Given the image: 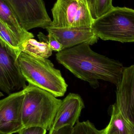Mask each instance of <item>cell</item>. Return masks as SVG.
Returning a JSON list of instances; mask_svg holds the SVG:
<instances>
[{
	"label": "cell",
	"mask_w": 134,
	"mask_h": 134,
	"mask_svg": "<svg viewBox=\"0 0 134 134\" xmlns=\"http://www.w3.org/2000/svg\"><path fill=\"white\" fill-rule=\"evenodd\" d=\"M56 57L59 63L94 89L99 87L100 80L117 86L124 68L119 61L94 52L86 43L62 50Z\"/></svg>",
	"instance_id": "cell-1"
},
{
	"label": "cell",
	"mask_w": 134,
	"mask_h": 134,
	"mask_svg": "<svg viewBox=\"0 0 134 134\" xmlns=\"http://www.w3.org/2000/svg\"><path fill=\"white\" fill-rule=\"evenodd\" d=\"M22 75L28 83L56 97L65 94L68 85L61 72L48 59L22 51L17 58Z\"/></svg>",
	"instance_id": "cell-2"
},
{
	"label": "cell",
	"mask_w": 134,
	"mask_h": 134,
	"mask_svg": "<svg viewBox=\"0 0 134 134\" xmlns=\"http://www.w3.org/2000/svg\"><path fill=\"white\" fill-rule=\"evenodd\" d=\"M23 90L22 116L24 127H39L50 130L62 100L30 83Z\"/></svg>",
	"instance_id": "cell-3"
},
{
	"label": "cell",
	"mask_w": 134,
	"mask_h": 134,
	"mask_svg": "<svg viewBox=\"0 0 134 134\" xmlns=\"http://www.w3.org/2000/svg\"><path fill=\"white\" fill-rule=\"evenodd\" d=\"M91 29L98 38L104 41L134 42V9L114 7L94 20Z\"/></svg>",
	"instance_id": "cell-4"
},
{
	"label": "cell",
	"mask_w": 134,
	"mask_h": 134,
	"mask_svg": "<svg viewBox=\"0 0 134 134\" xmlns=\"http://www.w3.org/2000/svg\"><path fill=\"white\" fill-rule=\"evenodd\" d=\"M52 12V28H91L93 22L87 0H57Z\"/></svg>",
	"instance_id": "cell-5"
},
{
	"label": "cell",
	"mask_w": 134,
	"mask_h": 134,
	"mask_svg": "<svg viewBox=\"0 0 134 134\" xmlns=\"http://www.w3.org/2000/svg\"><path fill=\"white\" fill-rule=\"evenodd\" d=\"M15 14L21 26L26 30L37 27L46 29L52 20L43 0H4Z\"/></svg>",
	"instance_id": "cell-6"
},
{
	"label": "cell",
	"mask_w": 134,
	"mask_h": 134,
	"mask_svg": "<svg viewBox=\"0 0 134 134\" xmlns=\"http://www.w3.org/2000/svg\"><path fill=\"white\" fill-rule=\"evenodd\" d=\"M16 56L0 40V90L9 94L26 87Z\"/></svg>",
	"instance_id": "cell-7"
},
{
	"label": "cell",
	"mask_w": 134,
	"mask_h": 134,
	"mask_svg": "<svg viewBox=\"0 0 134 134\" xmlns=\"http://www.w3.org/2000/svg\"><path fill=\"white\" fill-rule=\"evenodd\" d=\"M24 93L22 90L0 100V131L9 134L18 133L24 127L22 109Z\"/></svg>",
	"instance_id": "cell-8"
},
{
	"label": "cell",
	"mask_w": 134,
	"mask_h": 134,
	"mask_svg": "<svg viewBox=\"0 0 134 134\" xmlns=\"http://www.w3.org/2000/svg\"><path fill=\"white\" fill-rule=\"evenodd\" d=\"M116 86L115 104L134 125V64L124 67L122 78Z\"/></svg>",
	"instance_id": "cell-9"
},
{
	"label": "cell",
	"mask_w": 134,
	"mask_h": 134,
	"mask_svg": "<svg viewBox=\"0 0 134 134\" xmlns=\"http://www.w3.org/2000/svg\"><path fill=\"white\" fill-rule=\"evenodd\" d=\"M84 107V102L79 95L74 93L69 94L62 100L51 128L57 130L65 126L74 127L79 122Z\"/></svg>",
	"instance_id": "cell-10"
},
{
	"label": "cell",
	"mask_w": 134,
	"mask_h": 134,
	"mask_svg": "<svg viewBox=\"0 0 134 134\" xmlns=\"http://www.w3.org/2000/svg\"><path fill=\"white\" fill-rule=\"evenodd\" d=\"M62 44L63 50L83 43L93 45L97 42L98 38L91 28H46Z\"/></svg>",
	"instance_id": "cell-11"
},
{
	"label": "cell",
	"mask_w": 134,
	"mask_h": 134,
	"mask_svg": "<svg viewBox=\"0 0 134 134\" xmlns=\"http://www.w3.org/2000/svg\"><path fill=\"white\" fill-rule=\"evenodd\" d=\"M0 19L12 31L21 46L27 40L34 37L33 34L21 26L13 10L4 0H0Z\"/></svg>",
	"instance_id": "cell-12"
},
{
	"label": "cell",
	"mask_w": 134,
	"mask_h": 134,
	"mask_svg": "<svg viewBox=\"0 0 134 134\" xmlns=\"http://www.w3.org/2000/svg\"><path fill=\"white\" fill-rule=\"evenodd\" d=\"M101 131L102 134H134V125L114 104L110 122Z\"/></svg>",
	"instance_id": "cell-13"
},
{
	"label": "cell",
	"mask_w": 134,
	"mask_h": 134,
	"mask_svg": "<svg viewBox=\"0 0 134 134\" xmlns=\"http://www.w3.org/2000/svg\"><path fill=\"white\" fill-rule=\"evenodd\" d=\"M0 40L18 58L23 50L22 46L12 31L1 19Z\"/></svg>",
	"instance_id": "cell-14"
},
{
	"label": "cell",
	"mask_w": 134,
	"mask_h": 134,
	"mask_svg": "<svg viewBox=\"0 0 134 134\" xmlns=\"http://www.w3.org/2000/svg\"><path fill=\"white\" fill-rule=\"evenodd\" d=\"M22 51L42 58L48 59L52 55V50L47 43L38 42L34 38L27 41L22 45Z\"/></svg>",
	"instance_id": "cell-15"
},
{
	"label": "cell",
	"mask_w": 134,
	"mask_h": 134,
	"mask_svg": "<svg viewBox=\"0 0 134 134\" xmlns=\"http://www.w3.org/2000/svg\"><path fill=\"white\" fill-rule=\"evenodd\" d=\"M72 134H102L101 130H98L89 120L78 122L73 127Z\"/></svg>",
	"instance_id": "cell-16"
},
{
	"label": "cell",
	"mask_w": 134,
	"mask_h": 134,
	"mask_svg": "<svg viewBox=\"0 0 134 134\" xmlns=\"http://www.w3.org/2000/svg\"><path fill=\"white\" fill-rule=\"evenodd\" d=\"M37 36L40 41L47 43L52 51L59 52L63 50L62 44L51 33H48V35H45L43 33L40 32Z\"/></svg>",
	"instance_id": "cell-17"
},
{
	"label": "cell",
	"mask_w": 134,
	"mask_h": 134,
	"mask_svg": "<svg viewBox=\"0 0 134 134\" xmlns=\"http://www.w3.org/2000/svg\"><path fill=\"white\" fill-rule=\"evenodd\" d=\"M112 1L113 0H96L95 13L97 18L102 16L114 8Z\"/></svg>",
	"instance_id": "cell-18"
},
{
	"label": "cell",
	"mask_w": 134,
	"mask_h": 134,
	"mask_svg": "<svg viewBox=\"0 0 134 134\" xmlns=\"http://www.w3.org/2000/svg\"><path fill=\"white\" fill-rule=\"evenodd\" d=\"M46 130L39 127H24L19 132V134H46Z\"/></svg>",
	"instance_id": "cell-19"
},
{
	"label": "cell",
	"mask_w": 134,
	"mask_h": 134,
	"mask_svg": "<svg viewBox=\"0 0 134 134\" xmlns=\"http://www.w3.org/2000/svg\"><path fill=\"white\" fill-rule=\"evenodd\" d=\"M73 130V127L70 126H65L57 130L51 128L49 134H72Z\"/></svg>",
	"instance_id": "cell-20"
},
{
	"label": "cell",
	"mask_w": 134,
	"mask_h": 134,
	"mask_svg": "<svg viewBox=\"0 0 134 134\" xmlns=\"http://www.w3.org/2000/svg\"><path fill=\"white\" fill-rule=\"evenodd\" d=\"M3 96H4V94H3V93L0 91V98L1 97H2Z\"/></svg>",
	"instance_id": "cell-21"
},
{
	"label": "cell",
	"mask_w": 134,
	"mask_h": 134,
	"mask_svg": "<svg viewBox=\"0 0 134 134\" xmlns=\"http://www.w3.org/2000/svg\"><path fill=\"white\" fill-rule=\"evenodd\" d=\"M0 134H9L6 133H4V132H2V131H0Z\"/></svg>",
	"instance_id": "cell-22"
}]
</instances>
